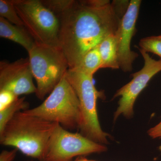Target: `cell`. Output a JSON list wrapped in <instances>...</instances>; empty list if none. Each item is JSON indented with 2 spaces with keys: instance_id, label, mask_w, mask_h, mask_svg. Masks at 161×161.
I'll list each match as a JSON object with an SVG mask.
<instances>
[{
  "instance_id": "277c9868",
  "label": "cell",
  "mask_w": 161,
  "mask_h": 161,
  "mask_svg": "<svg viewBox=\"0 0 161 161\" xmlns=\"http://www.w3.org/2000/svg\"><path fill=\"white\" fill-rule=\"evenodd\" d=\"M93 75H86L73 69H69L65 77L75 90L79 100L81 114L80 134L95 142L102 145L108 143L109 134L101 127L97 109V101L103 96L96 89Z\"/></svg>"
},
{
  "instance_id": "ffe728a7",
  "label": "cell",
  "mask_w": 161,
  "mask_h": 161,
  "mask_svg": "<svg viewBox=\"0 0 161 161\" xmlns=\"http://www.w3.org/2000/svg\"><path fill=\"white\" fill-rule=\"evenodd\" d=\"M74 161H96L95 160H92L88 159L87 158H86L84 157L80 156L76 158V159Z\"/></svg>"
},
{
  "instance_id": "52a82bcc",
  "label": "cell",
  "mask_w": 161,
  "mask_h": 161,
  "mask_svg": "<svg viewBox=\"0 0 161 161\" xmlns=\"http://www.w3.org/2000/svg\"><path fill=\"white\" fill-rule=\"evenodd\" d=\"M104 145L80 133L70 132L56 123L48 141L43 161H72L75 157L106 152Z\"/></svg>"
},
{
  "instance_id": "9c48e42d",
  "label": "cell",
  "mask_w": 161,
  "mask_h": 161,
  "mask_svg": "<svg viewBox=\"0 0 161 161\" xmlns=\"http://www.w3.org/2000/svg\"><path fill=\"white\" fill-rule=\"evenodd\" d=\"M33 78L29 58L0 62V91H8L18 97L36 93L37 88Z\"/></svg>"
},
{
  "instance_id": "8992f818",
  "label": "cell",
  "mask_w": 161,
  "mask_h": 161,
  "mask_svg": "<svg viewBox=\"0 0 161 161\" xmlns=\"http://www.w3.org/2000/svg\"><path fill=\"white\" fill-rule=\"evenodd\" d=\"M24 26L35 42L60 47V23L57 16L41 0H12Z\"/></svg>"
},
{
  "instance_id": "3957f363",
  "label": "cell",
  "mask_w": 161,
  "mask_h": 161,
  "mask_svg": "<svg viewBox=\"0 0 161 161\" xmlns=\"http://www.w3.org/2000/svg\"><path fill=\"white\" fill-rule=\"evenodd\" d=\"M23 112L59 124L66 130L79 129L81 122L79 100L65 75L43 103Z\"/></svg>"
},
{
  "instance_id": "9a60e30c",
  "label": "cell",
  "mask_w": 161,
  "mask_h": 161,
  "mask_svg": "<svg viewBox=\"0 0 161 161\" xmlns=\"http://www.w3.org/2000/svg\"><path fill=\"white\" fill-rule=\"evenodd\" d=\"M0 17L14 25L24 26L12 0H0Z\"/></svg>"
},
{
  "instance_id": "30bf717a",
  "label": "cell",
  "mask_w": 161,
  "mask_h": 161,
  "mask_svg": "<svg viewBox=\"0 0 161 161\" xmlns=\"http://www.w3.org/2000/svg\"><path fill=\"white\" fill-rule=\"evenodd\" d=\"M142 3L141 0H131L125 14L121 19L115 33L117 41L119 69L131 72L132 64L138 54L131 50V43L135 35L136 21Z\"/></svg>"
},
{
  "instance_id": "d6986e66",
  "label": "cell",
  "mask_w": 161,
  "mask_h": 161,
  "mask_svg": "<svg viewBox=\"0 0 161 161\" xmlns=\"http://www.w3.org/2000/svg\"><path fill=\"white\" fill-rule=\"evenodd\" d=\"M16 151L17 150L3 151L0 155V161H12L15 156Z\"/></svg>"
},
{
  "instance_id": "2e32d148",
  "label": "cell",
  "mask_w": 161,
  "mask_h": 161,
  "mask_svg": "<svg viewBox=\"0 0 161 161\" xmlns=\"http://www.w3.org/2000/svg\"><path fill=\"white\" fill-rule=\"evenodd\" d=\"M140 49L158 56L161 59V35L142 38L139 43Z\"/></svg>"
},
{
  "instance_id": "ac0fdd59",
  "label": "cell",
  "mask_w": 161,
  "mask_h": 161,
  "mask_svg": "<svg viewBox=\"0 0 161 161\" xmlns=\"http://www.w3.org/2000/svg\"><path fill=\"white\" fill-rule=\"evenodd\" d=\"M148 134L153 139H161V121L155 126L148 130ZM160 149L161 150V147Z\"/></svg>"
},
{
  "instance_id": "4fadbf2b",
  "label": "cell",
  "mask_w": 161,
  "mask_h": 161,
  "mask_svg": "<svg viewBox=\"0 0 161 161\" xmlns=\"http://www.w3.org/2000/svg\"><path fill=\"white\" fill-rule=\"evenodd\" d=\"M98 46L84 55L78 65L73 69L93 76L101 69L102 59Z\"/></svg>"
},
{
  "instance_id": "ba28073f",
  "label": "cell",
  "mask_w": 161,
  "mask_h": 161,
  "mask_svg": "<svg viewBox=\"0 0 161 161\" xmlns=\"http://www.w3.org/2000/svg\"><path fill=\"white\" fill-rule=\"evenodd\" d=\"M144 60L142 68L131 75L132 79L129 83L117 90L113 99L120 97L118 107L114 113V120L121 115L130 118L133 115V107L136 98L146 87L150 80L161 71V59L156 60L148 53L139 48Z\"/></svg>"
},
{
  "instance_id": "8fae6325",
  "label": "cell",
  "mask_w": 161,
  "mask_h": 161,
  "mask_svg": "<svg viewBox=\"0 0 161 161\" xmlns=\"http://www.w3.org/2000/svg\"><path fill=\"white\" fill-rule=\"evenodd\" d=\"M0 36L11 40L21 45L29 53L36 43L24 26H19L9 23L0 17Z\"/></svg>"
},
{
  "instance_id": "5bb4252c",
  "label": "cell",
  "mask_w": 161,
  "mask_h": 161,
  "mask_svg": "<svg viewBox=\"0 0 161 161\" xmlns=\"http://www.w3.org/2000/svg\"><path fill=\"white\" fill-rule=\"evenodd\" d=\"M29 103L25 101V97L18 98L9 106L0 111V134L3 133L7 123L17 112L21 110H27Z\"/></svg>"
},
{
  "instance_id": "6da1fadb",
  "label": "cell",
  "mask_w": 161,
  "mask_h": 161,
  "mask_svg": "<svg viewBox=\"0 0 161 161\" xmlns=\"http://www.w3.org/2000/svg\"><path fill=\"white\" fill-rule=\"evenodd\" d=\"M56 16L60 47L69 69H75L84 55L108 36L115 34L121 19L108 0H69Z\"/></svg>"
},
{
  "instance_id": "7c38bea8",
  "label": "cell",
  "mask_w": 161,
  "mask_h": 161,
  "mask_svg": "<svg viewBox=\"0 0 161 161\" xmlns=\"http://www.w3.org/2000/svg\"><path fill=\"white\" fill-rule=\"evenodd\" d=\"M102 59V68L119 69L118 49L115 34L110 35L98 46Z\"/></svg>"
},
{
  "instance_id": "5b68a950",
  "label": "cell",
  "mask_w": 161,
  "mask_h": 161,
  "mask_svg": "<svg viewBox=\"0 0 161 161\" xmlns=\"http://www.w3.org/2000/svg\"><path fill=\"white\" fill-rule=\"evenodd\" d=\"M28 54L32 73L37 83L36 95L42 100L66 74L69 69L68 62L60 47L36 43Z\"/></svg>"
},
{
  "instance_id": "7a4b0ae2",
  "label": "cell",
  "mask_w": 161,
  "mask_h": 161,
  "mask_svg": "<svg viewBox=\"0 0 161 161\" xmlns=\"http://www.w3.org/2000/svg\"><path fill=\"white\" fill-rule=\"evenodd\" d=\"M56 124L20 111L10 119L0 134V142L43 161Z\"/></svg>"
},
{
  "instance_id": "e0dca14e",
  "label": "cell",
  "mask_w": 161,
  "mask_h": 161,
  "mask_svg": "<svg viewBox=\"0 0 161 161\" xmlns=\"http://www.w3.org/2000/svg\"><path fill=\"white\" fill-rule=\"evenodd\" d=\"M18 97L8 91H0V111L11 104Z\"/></svg>"
}]
</instances>
